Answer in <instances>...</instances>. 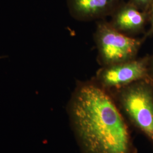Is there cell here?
<instances>
[{
    "instance_id": "6",
    "label": "cell",
    "mask_w": 153,
    "mask_h": 153,
    "mask_svg": "<svg viewBox=\"0 0 153 153\" xmlns=\"http://www.w3.org/2000/svg\"><path fill=\"white\" fill-rule=\"evenodd\" d=\"M124 0H66L71 17L77 21L90 22L111 16Z\"/></svg>"
},
{
    "instance_id": "1",
    "label": "cell",
    "mask_w": 153,
    "mask_h": 153,
    "mask_svg": "<svg viewBox=\"0 0 153 153\" xmlns=\"http://www.w3.org/2000/svg\"><path fill=\"white\" fill-rule=\"evenodd\" d=\"M67 112L80 153H138L114 99L93 79L77 81Z\"/></svg>"
},
{
    "instance_id": "5",
    "label": "cell",
    "mask_w": 153,
    "mask_h": 153,
    "mask_svg": "<svg viewBox=\"0 0 153 153\" xmlns=\"http://www.w3.org/2000/svg\"><path fill=\"white\" fill-rule=\"evenodd\" d=\"M110 16V25L127 36L135 37L146 33L148 12L140 10L128 1L121 4Z\"/></svg>"
},
{
    "instance_id": "9",
    "label": "cell",
    "mask_w": 153,
    "mask_h": 153,
    "mask_svg": "<svg viewBox=\"0 0 153 153\" xmlns=\"http://www.w3.org/2000/svg\"><path fill=\"white\" fill-rule=\"evenodd\" d=\"M148 70L150 79L153 83V54L151 56H149Z\"/></svg>"
},
{
    "instance_id": "10",
    "label": "cell",
    "mask_w": 153,
    "mask_h": 153,
    "mask_svg": "<svg viewBox=\"0 0 153 153\" xmlns=\"http://www.w3.org/2000/svg\"><path fill=\"white\" fill-rule=\"evenodd\" d=\"M4 57H4V56H0V59H3Z\"/></svg>"
},
{
    "instance_id": "2",
    "label": "cell",
    "mask_w": 153,
    "mask_h": 153,
    "mask_svg": "<svg viewBox=\"0 0 153 153\" xmlns=\"http://www.w3.org/2000/svg\"><path fill=\"white\" fill-rule=\"evenodd\" d=\"M128 123L153 147V83L141 80L109 92Z\"/></svg>"
},
{
    "instance_id": "8",
    "label": "cell",
    "mask_w": 153,
    "mask_h": 153,
    "mask_svg": "<svg viewBox=\"0 0 153 153\" xmlns=\"http://www.w3.org/2000/svg\"><path fill=\"white\" fill-rule=\"evenodd\" d=\"M148 24L149 27L148 31L145 33L143 36L146 39L153 35V4L148 11Z\"/></svg>"
},
{
    "instance_id": "4",
    "label": "cell",
    "mask_w": 153,
    "mask_h": 153,
    "mask_svg": "<svg viewBox=\"0 0 153 153\" xmlns=\"http://www.w3.org/2000/svg\"><path fill=\"white\" fill-rule=\"evenodd\" d=\"M149 56L110 65L101 66L93 81L107 92L126 87L132 83L150 80L148 64Z\"/></svg>"
},
{
    "instance_id": "3",
    "label": "cell",
    "mask_w": 153,
    "mask_h": 153,
    "mask_svg": "<svg viewBox=\"0 0 153 153\" xmlns=\"http://www.w3.org/2000/svg\"><path fill=\"white\" fill-rule=\"evenodd\" d=\"M94 39L101 66L133 60L146 39L131 37L118 31L104 19L97 22Z\"/></svg>"
},
{
    "instance_id": "7",
    "label": "cell",
    "mask_w": 153,
    "mask_h": 153,
    "mask_svg": "<svg viewBox=\"0 0 153 153\" xmlns=\"http://www.w3.org/2000/svg\"><path fill=\"white\" fill-rule=\"evenodd\" d=\"M128 1L140 10L145 12H148L153 4V0H128Z\"/></svg>"
}]
</instances>
